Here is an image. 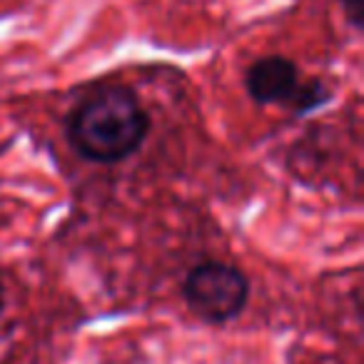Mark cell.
Returning <instances> with one entry per match:
<instances>
[{"label":"cell","instance_id":"1","mask_svg":"<svg viewBox=\"0 0 364 364\" xmlns=\"http://www.w3.org/2000/svg\"><path fill=\"white\" fill-rule=\"evenodd\" d=\"M150 117L130 87L107 85L77 102L68 117V140L80 157L112 165L140 150Z\"/></svg>","mask_w":364,"mask_h":364},{"label":"cell","instance_id":"2","mask_svg":"<svg viewBox=\"0 0 364 364\" xmlns=\"http://www.w3.org/2000/svg\"><path fill=\"white\" fill-rule=\"evenodd\" d=\"M190 312L208 324H225L242 314L250 299V279L237 267L218 259L195 264L182 282Z\"/></svg>","mask_w":364,"mask_h":364},{"label":"cell","instance_id":"3","mask_svg":"<svg viewBox=\"0 0 364 364\" xmlns=\"http://www.w3.org/2000/svg\"><path fill=\"white\" fill-rule=\"evenodd\" d=\"M297 85V65L282 55L259 58L245 73V87L257 105H284Z\"/></svg>","mask_w":364,"mask_h":364},{"label":"cell","instance_id":"4","mask_svg":"<svg viewBox=\"0 0 364 364\" xmlns=\"http://www.w3.org/2000/svg\"><path fill=\"white\" fill-rule=\"evenodd\" d=\"M329 100H332V87H329L327 82L324 80H307L304 85L299 82V85L294 87V92L287 100V105L292 107L294 115H307V112L317 110V107H324Z\"/></svg>","mask_w":364,"mask_h":364},{"label":"cell","instance_id":"5","mask_svg":"<svg viewBox=\"0 0 364 364\" xmlns=\"http://www.w3.org/2000/svg\"><path fill=\"white\" fill-rule=\"evenodd\" d=\"M339 6H342L347 21L359 31V28H362V21H364V0H339Z\"/></svg>","mask_w":364,"mask_h":364},{"label":"cell","instance_id":"6","mask_svg":"<svg viewBox=\"0 0 364 364\" xmlns=\"http://www.w3.org/2000/svg\"><path fill=\"white\" fill-rule=\"evenodd\" d=\"M3 307H6V289H3V282H0V314H3Z\"/></svg>","mask_w":364,"mask_h":364}]
</instances>
